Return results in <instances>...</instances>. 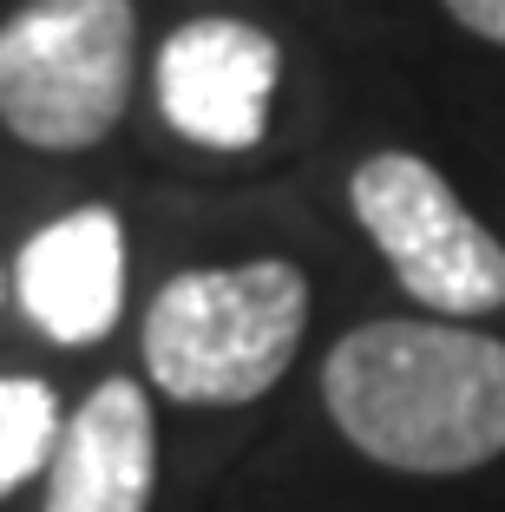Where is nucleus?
I'll return each mask as SVG.
<instances>
[{"mask_svg": "<svg viewBox=\"0 0 505 512\" xmlns=\"http://www.w3.org/2000/svg\"><path fill=\"white\" fill-rule=\"evenodd\" d=\"M322 401L355 453L394 473H473L505 453V342L381 316L322 362Z\"/></svg>", "mask_w": 505, "mask_h": 512, "instance_id": "nucleus-1", "label": "nucleus"}, {"mask_svg": "<svg viewBox=\"0 0 505 512\" xmlns=\"http://www.w3.org/2000/svg\"><path fill=\"white\" fill-rule=\"evenodd\" d=\"M309 329V276L283 256L184 270L145 309V375L184 407H243L289 375Z\"/></svg>", "mask_w": 505, "mask_h": 512, "instance_id": "nucleus-2", "label": "nucleus"}, {"mask_svg": "<svg viewBox=\"0 0 505 512\" xmlns=\"http://www.w3.org/2000/svg\"><path fill=\"white\" fill-rule=\"evenodd\" d=\"M132 0H27L0 27V125L33 151H86L125 119Z\"/></svg>", "mask_w": 505, "mask_h": 512, "instance_id": "nucleus-3", "label": "nucleus"}, {"mask_svg": "<svg viewBox=\"0 0 505 512\" xmlns=\"http://www.w3.org/2000/svg\"><path fill=\"white\" fill-rule=\"evenodd\" d=\"M348 204L414 302L433 316H486L505 302V243L466 211L414 151H374L348 178Z\"/></svg>", "mask_w": 505, "mask_h": 512, "instance_id": "nucleus-4", "label": "nucleus"}, {"mask_svg": "<svg viewBox=\"0 0 505 512\" xmlns=\"http://www.w3.org/2000/svg\"><path fill=\"white\" fill-rule=\"evenodd\" d=\"M283 46L250 20H184L158 46V112L171 132L210 151H250L269 132Z\"/></svg>", "mask_w": 505, "mask_h": 512, "instance_id": "nucleus-5", "label": "nucleus"}, {"mask_svg": "<svg viewBox=\"0 0 505 512\" xmlns=\"http://www.w3.org/2000/svg\"><path fill=\"white\" fill-rule=\"evenodd\" d=\"M14 296L53 342H99L125 302V224L105 204L66 211L20 250Z\"/></svg>", "mask_w": 505, "mask_h": 512, "instance_id": "nucleus-6", "label": "nucleus"}, {"mask_svg": "<svg viewBox=\"0 0 505 512\" xmlns=\"http://www.w3.org/2000/svg\"><path fill=\"white\" fill-rule=\"evenodd\" d=\"M158 480V427L138 381H99L46 467V512H145Z\"/></svg>", "mask_w": 505, "mask_h": 512, "instance_id": "nucleus-7", "label": "nucleus"}, {"mask_svg": "<svg viewBox=\"0 0 505 512\" xmlns=\"http://www.w3.org/2000/svg\"><path fill=\"white\" fill-rule=\"evenodd\" d=\"M60 401L33 375H0V499L53 467L60 453Z\"/></svg>", "mask_w": 505, "mask_h": 512, "instance_id": "nucleus-8", "label": "nucleus"}, {"mask_svg": "<svg viewBox=\"0 0 505 512\" xmlns=\"http://www.w3.org/2000/svg\"><path fill=\"white\" fill-rule=\"evenodd\" d=\"M446 14L460 20L466 33H479V40L505 46V0H446Z\"/></svg>", "mask_w": 505, "mask_h": 512, "instance_id": "nucleus-9", "label": "nucleus"}, {"mask_svg": "<svg viewBox=\"0 0 505 512\" xmlns=\"http://www.w3.org/2000/svg\"><path fill=\"white\" fill-rule=\"evenodd\" d=\"M0 302H7V270H0Z\"/></svg>", "mask_w": 505, "mask_h": 512, "instance_id": "nucleus-10", "label": "nucleus"}]
</instances>
